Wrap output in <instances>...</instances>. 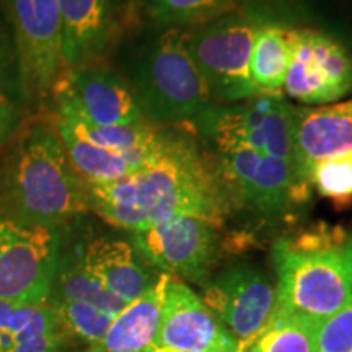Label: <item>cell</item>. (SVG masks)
<instances>
[{
	"mask_svg": "<svg viewBox=\"0 0 352 352\" xmlns=\"http://www.w3.org/2000/svg\"><path fill=\"white\" fill-rule=\"evenodd\" d=\"M87 188L90 209L131 233L176 215H195L217 227L226 214L220 176L186 135L164 132L155 155L142 168Z\"/></svg>",
	"mask_w": 352,
	"mask_h": 352,
	"instance_id": "6da1fadb",
	"label": "cell"
},
{
	"mask_svg": "<svg viewBox=\"0 0 352 352\" xmlns=\"http://www.w3.org/2000/svg\"><path fill=\"white\" fill-rule=\"evenodd\" d=\"M90 209L87 183L56 127L36 121L0 158V212L30 226L63 227Z\"/></svg>",
	"mask_w": 352,
	"mask_h": 352,
	"instance_id": "7a4b0ae2",
	"label": "cell"
},
{
	"mask_svg": "<svg viewBox=\"0 0 352 352\" xmlns=\"http://www.w3.org/2000/svg\"><path fill=\"white\" fill-rule=\"evenodd\" d=\"M279 314L321 323L352 300V236L320 250L290 248L280 239L272 248Z\"/></svg>",
	"mask_w": 352,
	"mask_h": 352,
	"instance_id": "3957f363",
	"label": "cell"
},
{
	"mask_svg": "<svg viewBox=\"0 0 352 352\" xmlns=\"http://www.w3.org/2000/svg\"><path fill=\"white\" fill-rule=\"evenodd\" d=\"M189 34L173 28L145 51L135 70V98L152 121L196 120L210 107L208 82L192 59Z\"/></svg>",
	"mask_w": 352,
	"mask_h": 352,
	"instance_id": "277c9868",
	"label": "cell"
},
{
	"mask_svg": "<svg viewBox=\"0 0 352 352\" xmlns=\"http://www.w3.org/2000/svg\"><path fill=\"white\" fill-rule=\"evenodd\" d=\"M60 258L59 227L30 226L0 212V298L50 303Z\"/></svg>",
	"mask_w": 352,
	"mask_h": 352,
	"instance_id": "5b68a950",
	"label": "cell"
},
{
	"mask_svg": "<svg viewBox=\"0 0 352 352\" xmlns=\"http://www.w3.org/2000/svg\"><path fill=\"white\" fill-rule=\"evenodd\" d=\"M13 28L25 100L38 101L54 88L63 67V26L57 0H6Z\"/></svg>",
	"mask_w": 352,
	"mask_h": 352,
	"instance_id": "8992f818",
	"label": "cell"
},
{
	"mask_svg": "<svg viewBox=\"0 0 352 352\" xmlns=\"http://www.w3.org/2000/svg\"><path fill=\"white\" fill-rule=\"evenodd\" d=\"M256 30L252 21L223 20L189 34L192 59L217 98L235 103L259 95L250 76Z\"/></svg>",
	"mask_w": 352,
	"mask_h": 352,
	"instance_id": "52a82bcc",
	"label": "cell"
},
{
	"mask_svg": "<svg viewBox=\"0 0 352 352\" xmlns=\"http://www.w3.org/2000/svg\"><path fill=\"white\" fill-rule=\"evenodd\" d=\"M292 56L283 91L303 104H329L352 91V56L314 30H290Z\"/></svg>",
	"mask_w": 352,
	"mask_h": 352,
	"instance_id": "ba28073f",
	"label": "cell"
},
{
	"mask_svg": "<svg viewBox=\"0 0 352 352\" xmlns=\"http://www.w3.org/2000/svg\"><path fill=\"white\" fill-rule=\"evenodd\" d=\"M214 228L195 215H176L132 233V245L145 261L165 274L202 284L214 259Z\"/></svg>",
	"mask_w": 352,
	"mask_h": 352,
	"instance_id": "9c48e42d",
	"label": "cell"
},
{
	"mask_svg": "<svg viewBox=\"0 0 352 352\" xmlns=\"http://www.w3.org/2000/svg\"><path fill=\"white\" fill-rule=\"evenodd\" d=\"M201 298L239 346H245L271 320L277 294L258 266L240 263L210 280Z\"/></svg>",
	"mask_w": 352,
	"mask_h": 352,
	"instance_id": "30bf717a",
	"label": "cell"
},
{
	"mask_svg": "<svg viewBox=\"0 0 352 352\" xmlns=\"http://www.w3.org/2000/svg\"><path fill=\"white\" fill-rule=\"evenodd\" d=\"M54 91L59 116L90 126H126L142 121L134 91L113 72L95 67L70 69L57 78Z\"/></svg>",
	"mask_w": 352,
	"mask_h": 352,
	"instance_id": "8fae6325",
	"label": "cell"
},
{
	"mask_svg": "<svg viewBox=\"0 0 352 352\" xmlns=\"http://www.w3.org/2000/svg\"><path fill=\"white\" fill-rule=\"evenodd\" d=\"M155 346L173 352H236L239 341L191 287L168 276Z\"/></svg>",
	"mask_w": 352,
	"mask_h": 352,
	"instance_id": "7c38bea8",
	"label": "cell"
},
{
	"mask_svg": "<svg viewBox=\"0 0 352 352\" xmlns=\"http://www.w3.org/2000/svg\"><path fill=\"white\" fill-rule=\"evenodd\" d=\"M352 152V100L296 109L294 170L298 184L321 160Z\"/></svg>",
	"mask_w": 352,
	"mask_h": 352,
	"instance_id": "4fadbf2b",
	"label": "cell"
},
{
	"mask_svg": "<svg viewBox=\"0 0 352 352\" xmlns=\"http://www.w3.org/2000/svg\"><path fill=\"white\" fill-rule=\"evenodd\" d=\"M80 256L101 285L124 303L144 296L160 277L148 271L145 259L126 240L100 236L83 248Z\"/></svg>",
	"mask_w": 352,
	"mask_h": 352,
	"instance_id": "5bb4252c",
	"label": "cell"
},
{
	"mask_svg": "<svg viewBox=\"0 0 352 352\" xmlns=\"http://www.w3.org/2000/svg\"><path fill=\"white\" fill-rule=\"evenodd\" d=\"M69 341L51 303L0 298V352H64Z\"/></svg>",
	"mask_w": 352,
	"mask_h": 352,
	"instance_id": "9a60e30c",
	"label": "cell"
},
{
	"mask_svg": "<svg viewBox=\"0 0 352 352\" xmlns=\"http://www.w3.org/2000/svg\"><path fill=\"white\" fill-rule=\"evenodd\" d=\"M63 26V65L83 67L107 50L109 0H57Z\"/></svg>",
	"mask_w": 352,
	"mask_h": 352,
	"instance_id": "2e32d148",
	"label": "cell"
},
{
	"mask_svg": "<svg viewBox=\"0 0 352 352\" xmlns=\"http://www.w3.org/2000/svg\"><path fill=\"white\" fill-rule=\"evenodd\" d=\"M168 274L114 316L104 336L87 352H147L155 346Z\"/></svg>",
	"mask_w": 352,
	"mask_h": 352,
	"instance_id": "e0dca14e",
	"label": "cell"
},
{
	"mask_svg": "<svg viewBox=\"0 0 352 352\" xmlns=\"http://www.w3.org/2000/svg\"><path fill=\"white\" fill-rule=\"evenodd\" d=\"M56 129L65 152H67L70 164L80 175L83 182L88 184L111 183L140 170L155 155L162 139H164V132H162L160 138L152 145L135 148V151L120 152L96 147L57 124Z\"/></svg>",
	"mask_w": 352,
	"mask_h": 352,
	"instance_id": "ac0fdd59",
	"label": "cell"
},
{
	"mask_svg": "<svg viewBox=\"0 0 352 352\" xmlns=\"http://www.w3.org/2000/svg\"><path fill=\"white\" fill-rule=\"evenodd\" d=\"M292 56V34L280 26H258L254 34L250 76L258 94L280 95Z\"/></svg>",
	"mask_w": 352,
	"mask_h": 352,
	"instance_id": "d6986e66",
	"label": "cell"
},
{
	"mask_svg": "<svg viewBox=\"0 0 352 352\" xmlns=\"http://www.w3.org/2000/svg\"><path fill=\"white\" fill-rule=\"evenodd\" d=\"M51 300L88 303L111 316H116L127 305L101 285L100 280L87 270L80 254H69V256L63 254Z\"/></svg>",
	"mask_w": 352,
	"mask_h": 352,
	"instance_id": "ffe728a7",
	"label": "cell"
},
{
	"mask_svg": "<svg viewBox=\"0 0 352 352\" xmlns=\"http://www.w3.org/2000/svg\"><path fill=\"white\" fill-rule=\"evenodd\" d=\"M318 327L314 320L274 311L261 331L236 352H315Z\"/></svg>",
	"mask_w": 352,
	"mask_h": 352,
	"instance_id": "44dd1931",
	"label": "cell"
},
{
	"mask_svg": "<svg viewBox=\"0 0 352 352\" xmlns=\"http://www.w3.org/2000/svg\"><path fill=\"white\" fill-rule=\"evenodd\" d=\"M56 124L70 131L72 134H76L77 138L96 145V147L120 152L147 147V145H152L155 142L162 134V131L145 124L142 121L126 126L98 127L90 126L87 124V122H82L78 120H74V118L57 116Z\"/></svg>",
	"mask_w": 352,
	"mask_h": 352,
	"instance_id": "7402d4cb",
	"label": "cell"
},
{
	"mask_svg": "<svg viewBox=\"0 0 352 352\" xmlns=\"http://www.w3.org/2000/svg\"><path fill=\"white\" fill-rule=\"evenodd\" d=\"M308 184L320 196L327 197L338 209L352 204V152L328 160H321L308 171Z\"/></svg>",
	"mask_w": 352,
	"mask_h": 352,
	"instance_id": "603a6c76",
	"label": "cell"
},
{
	"mask_svg": "<svg viewBox=\"0 0 352 352\" xmlns=\"http://www.w3.org/2000/svg\"><path fill=\"white\" fill-rule=\"evenodd\" d=\"M235 0H151V12L160 25L204 23L227 13Z\"/></svg>",
	"mask_w": 352,
	"mask_h": 352,
	"instance_id": "cb8c5ba5",
	"label": "cell"
},
{
	"mask_svg": "<svg viewBox=\"0 0 352 352\" xmlns=\"http://www.w3.org/2000/svg\"><path fill=\"white\" fill-rule=\"evenodd\" d=\"M50 303L63 321L70 338H77L88 346L96 344L104 336L114 318L88 303L70 300H51Z\"/></svg>",
	"mask_w": 352,
	"mask_h": 352,
	"instance_id": "d4e9b609",
	"label": "cell"
},
{
	"mask_svg": "<svg viewBox=\"0 0 352 352\" xmlns=\"http://www.w3.org/2000/svg\"><path fill=\"white\" fill-rule=\"evenodd\" d=\"M315 352H352V300L321 321Z\"/></svg>",
	"mask_w": 352,
	"mask_h": 352,
	"instance_id": "484cf974",
	"label": "cell"
},
{
	"mask_svg": "<svg viewBox=\"0 0 352 352\" xmlns=\"http://www.w3.org/2000/svg\"><path fill=\"white\" fill-rule=\"evenodd\" d=\"M15 90L21 91L16 52L12 51L10 43L0 30V100L15 101L13 98Z\"/></svg>",
	"mask_w": 352,
	"mask_h": 352,
	"instance_id": "4316f807",
	"label": "cell"
},
{
	"mask_svg": "<svg viewBox=\"0 0 352 352\" xmlns=\"http://www.w3.org/2000/svg\"><path fill=\"white\" fill-rule=\"evenodd\" d=\"M20 124V108L15 101L0 100V145L10 139Z\"/></svg>",
	"mask_w": 352,
	"mask_h": 352,
	"instance_id": "83f0119b",
	"label": "cell"
},
{
	"mask_svg": "<svg viewBox=\"0 0 352 352\" xmlns=\"http://www.w3.org/2000/svg\"><path fill=\"white\" fill-rule=\"evenodd\" d=\"M215 352H219V351H215Z\"/></svg>",
	"mask_w": 352,
	"mask_h": 352,
	"instance_id": "f1b7e54d",
	"label": "cell"
},
{
	"mask_svg": "<svg viewBox=\"0 0 352 352\" xmlns=\"http://www.w3.org/2000/svg\"><path fill=\"white\" fill-rule=\"evenodd\" d=\"M109 2H111V0H109Z\"/></svg>",
	"mask_w": 352,
	"mask_h": 352,
	"instance_id": "f546056e",
	"label": "cell"
}]
</instances>
